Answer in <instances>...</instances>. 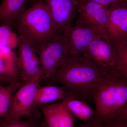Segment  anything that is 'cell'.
<instances>
[{
  "label": "cell",
  "instance_id": "obj_1",
  "mask_svg": "<svg viewBox=\"0 0 127 127\" xmlns=\"http://www.w3.org/2000/svg\"><path fill=\"white\" fill-rule=\"evenodd\" d=\"M114 71L100 66L83 55L68 53L55 73L44 80L47 84H62L78 99L86 102L93 101L98 82Z\"/></svg>",
  "mask_w": 127,
  "mask_h": 127
},
{
  "label": "cell",
  "instance_id": "obj_2",
  "mask_svg": "<svg viewBox=\"0 0 127 127\" xmlns=\"http://www.w3.org/2000/svg\"><path fill=\"white\" fill-rule=\"evenodd\" d=\"M93 99L94 119L103 124H127V78L113 71L98 82Z\"/></svg>",
  "mask_w": 127,
  "mask_h": 127
},
{
  "label": "cell",
  "instance_id": "obj_3",
  "mask_svg": "<svg viewBox=\"0 0 127 127\" xmlns=\"http://www.w3.org/2000/svg\"><path fill=\"white\" fill-rule=\"evenodd\" d=\"M15 24L19 36L33 47L61 34L43 0H38L32 7L24 10Z\"/></svg>",
  "mask_w": 127,
  "mask_h": 127
},
{
  "label": "cell",
  "instance_id": "obj_4",
  "mask_svg": "<svg viewBox=\"0 0 127 127\" xmlns=\"http://www.w3.org/2000/svg\"><path fill=\"white\" fill-rule=\"evenodd\" d=\"M33 47L40 60L42 80L52 76L68 53L63 34Z\"/></svg>",
  "mask_w": 127,
  "mask_h": 127
},
{
  "label": "cell",
  "instance_id": "obj_5",
  "mask_svg": "<svg viewBox=\"0 0 127 127\" xmlns=\"http://www.w3.org/2000/svg\"><path fill=\"white\" fill-rule=\"evenodd\" d=\"M41 80L39 75L23 82L12 94L7 115L10 118L20 120L25 116L32 117L35 94Z\"/></svg>",
  "mask_w": 127,
  "mask_h": 127
},
{
  "label": "cell",
  "instance_id": "obj_6",
  "mask_svg": "<svg viewBox=\"0 0 127 127\" xmlns=\"http://www.w3.org/2000/svg\"><path fill=\"white\" fill-rule=\"evenodd\" d=\"M101 33L90 26L77 22L76 25L63 33L68 53L81 55L89 45Z\"/></svg>",
  "mask_w": 127,
  "mask_h": 127
},
{
  "label": "cell",
  "instance_id": "obj_7",
  "mask_svg": "<svg viewBox=\"0 0 127 127\" xmlns=\"http://www.w3.org/2000/svg\"><path fill=\"white\" fill-rule=\"evenodd\" d=\"M83 55L87 57L100 66L115 70V46L104 33L97 37L89 45Z\"/></svg>",
  "mask_w": 127,
  "mask_h": 127
},
{
  "label": "cell",
  "instance_id": "obj_8",
  "mask_svg": "<svg viewBox=\"0 0 127 127\" xmlns=\"http://www.w3.org/2000/svg\"><path fill=\"white\" fill-rule=\"evenodd\" d=\"M59 34L71 27L79 4L75 0H43Z\"/></svg>",
  "mask_w": 127,
  "mask_h": 127
},
{
  "label": "cell",
  "instance_id": "obj_9",
  "mask_svg": "<svg viewBox=\"0 0 127 127\" xmlns=\"http://www.w3.org/2000/svg\"><path fill=\"white\" fill-rule=\"evenodd\" d=\"M127 2L109 6L104 34L113 44L127 41Z\"/></svg>",
  "mask_w": 127,
  "mask_h": 127
},
{
  "label": "cell",
  "instance_id": "obj_10",
  "mask_svg": "<svg viewBox=\"0 0 127 127\" xmlns=\"http://www.w3.org/2000/svg\"><path fill=\"white\" fill-rule=\"evenodd\" d=\"M109 6L92 2L79 4L77 21L87 24L101 33H104L108 20Z\"/></svg>",
  "mask_w": 127,
  "mask_h": 127
},
{
  "label": "cell",
  "instance_id": "obj_11",
  "mask_svg": "<svg viewBox=\"0 0 127 127\" xmlns=\"http://www.w3.org/2000/svg\"><path fill=\"white\" fill-rule=\"evenodd\" d=\"M20 37L17 64L20 77L23 82L40 75L41 65L34 47Z\"/></svg>",
  "mask_w": 127,
  "mask_h": 127
},
{
  "label": "cell",
  "instance_id": "obj_12",
  "mask_svg": "<svg viewBox=\"0 0 127 127\" xmlns=\"http://www.w3.org/2000/svg\"><path fill=\"white\" fill-rule=\"evenodd\" d=\"M44 117L42 127H74L75 118L63 103L38 106Z\"/></svg>",
  "mask_w": 127,
  "mask_h": 127
},
{
  "label": "cell",
  "instance_id": "obj_13",
  "mask_svg": "<svg viewBox=\"0 0 127 127\" xmlns=\"http://www.w3.org/2000/svg\"><path fill=\"white\" fill-rule=\"evenodd\" d=\"M20 72L17 55L8 48L0 46V78L4 83L18 81Z\"/></svg>",
  "mask_w": 127,
  "mask_h": 127
},
{
  "label": "cell",
  "instance_id": "obj_14",
  "mask_svg": "<svg viewBox=\"0 0 127 127\" xmlns=\"http://www.w3.org/2000/svg\"><path fill=\"white\" fill-rule=\"evenodd\" d=\"M68 97L77 98L63 86L60 87L47 84L43 86H40L37 89L35 94L34 108L58 100L62 101Z\"/></svg>",
  "mask_w": 127,
  "mask_h": 127
},
{
  "label": "cell",
  "instance_id": "obj_15",
  "mask_svg": "<svg viewBox=\"0 0 127 127\" xmlns=\"http://www.w3.org/2000/svg\"><path fill=\"white\" fill-rule=\"evenodd\" d=\"M27 0H2L0 5V23L15 25L18 16L24 10Z\"/></svg>",
  "mask_w": 127,
  "mask_h": 127
},
{
  "label": "cell",
  "instance_id": "obj_16",
  "mask_svg": "<svg viewBox=\"0 0 127 127\" xmlns=\"http://www.w3.org/2000/svg\"><path fill=\"white\" fill-rule=\"evenodd\" d=\"M66 108L74 117L87 123L93 117L94 110L82 100L68 97L62 101Z\"/></svg>",
  "mask_w": 127,
  "mask_h": 127
},
{
  "label": "cell",
  "instance_id": "obj_17",
  "mask_svg": "<svg viewBox=\"0 0 127 127\" xmlns=\"http://www.w3.org/2000/svg\"><path fill=\"white\" fill-rule=\"evenodd\" d=\"M23 83L17 81L0 86V120L7 116L12 95Z\"/></svg>",
  "mask_w": 127,
  "mask_h": 127
},
{
  "label": "cell",
  "instance_id": "obj_18",
  "mask_svg": "<svg viewBox=\"0 0 127 127\" xmlns=\"http://www.w3.org/2000/svg\"><path fill=\"white\" fill-rule=\"evenodd\" d=\"M113 44L116 50L115 70L127 78V41Z\"/></svg>",
  "mask_w": 127,
  "mask_h": 127
},
{
  "label": "cell",
  "instance_id": "obj_19",
  "mask_svg": "<svg viewBox=\"0 0 127 127\" xmlns=\"http://www.w3.org/2000/svg\"><path fill=\"white\" fill-rule=\"evenodd\" d=\"M20 40V37L10 26L0 23V46L13 50L18 47Z\"/></svg>",
  "mask_w": 127,
  "mask_h": 127
},
{
  "label": "cell",
  "instance_id": "obj_20",
  "mask_svg": "<svg viewBox=\"0 0 127 127\" xmlns=\"http://www.w3.org/2000/svg\"><path fill=\"white\" fill-rule=\"evenodd\" d=\"M0 127H42L35 118L27 120H14L7 116L0 120Z\"/></svg>",
  "mask_w": 127,
  "mask_h": 127
},
{
  "label": "cell",
  "instance_id": "obj_21",
  "mask_svg": "<svg viewBox=\"0 0 127 127\" xmlns=\"http://www.w3.org/2000/svg\"><path fill=\"white\" fill-rule=\"evenodd\" d=\"M88 1L96 2L108 6L123 2H127L124 0H82L79 4Z\"/></svg>",
  "mask_w": 127,
  "mask_h": 127
},
{
  "label": "cell",
  "instance_id": "obj_22",
  "mask_svg": "<svg viewBox=\"0 0 127 127\" xmlns=\"http://www.w3.org/2000/svg\"><path fill=\"white\" fill-rule=\"evenodd\" d=\"M79 127H104L103 124L92 118L88 122L82 124Z\"/></svg>",
  "mask_w": 127,
  "mask_h": 127
},
{
  "label": "cell",
  "instance_id": "obj_23",
  "mask_svg": "<svg viewBox=\"0 0 127 127\" xmlns=\"http://www.w3.org/2000/svg\"><path fill=\"white\" fill-rule=\"evenodd\" d=\"M104 127H127V124L122 123H112L103 124Z\"/></svg>",
  "mask_w": 127,
  "mask_h": 127
},
{
  "label": "cell",
  "instance_id": "obj_24",
  "mask_svg": "<svg viewBox=\"0 0 127 127\" xmlns=\"http://www.w3.org/2000/svg\"><path fill=\"white\" fill-rule=\"evenodd\" d=\"M3 83H4V82L2 81V80L0 78V86L2 85V84H3Z\"/></svg>",
  "mask_w": 127,
  "mask_h": 127
},
{
  "label": "cell",
  "instance_id": "obj_25",
  "mask_svg": "<svg viewBox=\"0 0 127 127\" xmlns=\"http://www.w3.org/2000/svg\"><path fill=\"white\" fill-rule=\"evenodd\" d=\"M35 0H27V2H33V1H34Z\"/></svg>",
  "mask_w": 127,
  "mask_h": 127
},
{
  "label": "cell",
  "instance_id": "obj_26",
  "mask_svg": "<svg viewBox=\"0 0 127 127\" xmlns=\"http://www.w3.org/2000/svg\"><path fill=\"white\" fill-rule=\"evenodd\" d=\"M75 0L76 1V2H77L78 3V4H79V3L81 2L82 0Z\"/></svg>",
  "mask_w": 127,
  "mask_h": 127
},
{
  "label": "cell",
  "instance_id": "obj_27",
  "mask_svg": "<svg viewBox=\"0 0 127 127\" xmlns=\"http://www.w3.org/2000/svg\"><path fill=\"white\" fill-rule=\"evenodd\" d=\"M124 0L125 1H127V0Z\"/></svg>",
  "mask_w": 127,
  "mask_h": 127
}]
</instances>
